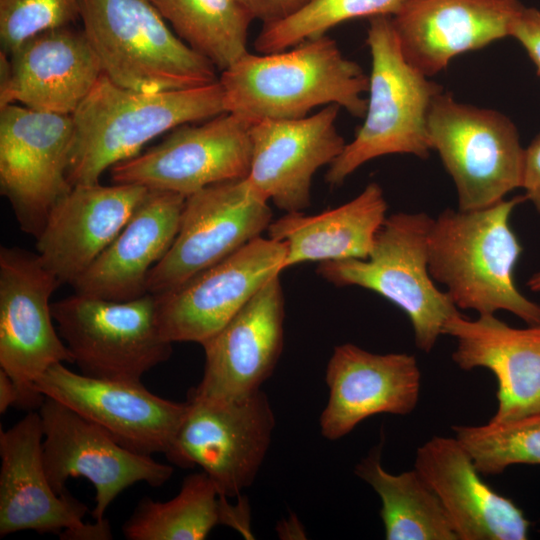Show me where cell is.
<instances>
[{"instance_id":"6da1fadb","label":"cell","mask_w":540,"mask_h":540,"mask_svg":"<svg viewBox=\"0 0 540 540\" xmlns=\"http://www.w3.org/2000/svg\"><path fill=\"white\" fill-rule=\"evenodd\" d=\"M226 112L252 123L297 119L337 104L364 117L369 76L327 35L273 53H247L221 72Z\"/></svg>"},{"instance_id":"7a4b0ae2","label":"cell","mask_w":540,"mask_h":540,"mask_svg":"<svg viewBox=\"0 0 540 540\" xmlns=\"http://www.w3.org/2000/svg\"><path fill=\"white\" fill-rule=\"evenodd\" d=\"M525 196L474 210L445 209L433 218L428 236V269L458 309L479 315L508 311L527 325L540 324V305L514 281L523 248L509 225Z\"/></svg>"},{"instance_id":"3957f363","label":"cell","mask_w":540,"mask_h":540,"mask_svg":"<svg viewBox=\"0 0 540 540\" xmlns=\"http://www.w3.org/2000/svg\"><path fill=\"white\" fill-rule=\"evenodd\" d=\"M225 112L219 79L184 89L140 92L102 74L71 115L68 180L72 186L99 183L107 169L138 155L159 135Z\"/></svg>"},{"instance_id":"277c9868","label":"cell","mask_w":540,"mask_h":540,"mask_svg":"<svg viewBox=\"0 0 540 540\" xmlns=\"http://www.w3.org/2000/svg\"><path fill=\"white\" fill-rule=\"evenodd\" d=\"M83 31L103 74L140 92L218 81L215 66L172 31L151 0H79Z\"/></svg>"},{"instance_id":"5b68a950","label":"cell","mask_w":540,"mask_h":540,"mask_svg":"<svg viewBox=\"0 0 540 540\" xmlns=\"http://www.w3.org/2000/svg\"><path fill=\"white\" fill-rule=\"evenodd\" d=\"M371 72L364 122L329 165L325 181L341 185L364 163L388 154L429 156L427 121L442 87L404 57L390 16L369 18Z\"/></svg>"},{"instance_id":"8992f818","label":"cell","mask_w":540,"mask_h":540,"mask_svg":"<svg viewBox=\"0 0 540 540\" xmlns=\"http://www.w3.org/2000/svg\"><path fill=\"white\" fill-rule=\"evenodd\" d=\"M433 218L424 212L387 216L366 259L318 263L317 273L335 286H358L384 297L409 318L415 345L429 353L446 321L460 313L428 269V236Z\"/></svg>"},{"instance_id":"52a82bcc","label":"cell","mask_w":540,"mask_h":540,"mask_svg":"<svg viewBox=\"0 0 540 540\" xmlns=\"http://www.w3.org/2000/svg\"><path fill=\"white\" fill-rule=\"evenodd\" d=\"M427 129L431 150L455 184L458 209L488 207L521 188L525 148L502 113L460 103L442 90L431 103Z\"/></svg>"},{"instance_id":"ba28073f","label":"cell","mask_w":540,"mask_h":540,"mask_svg":"<svg viewBox=\"0 0 540 540\" xmlns=\"http://www.w3.org/2000/svg\"><path fill=\"white\" fill-rule=\"evenodd\" d=\"M51 310L73 363L84 375L141 381L172 354L173 343L160 330L152 293L111 301L75 292L53 302Z\"/></svg>"},{"instance_id":"9c48e42d","label":"cell","mask_w":540,"mask_h":540,"mask_svg":"<svg viewBox=\"0 0 540 540\" xmlns=\"http://www.w3.org/2000/svg\"><path fill=\"white\" fill-rule=\"evenodd\" d=\"M187 409L165 453L171 464L201 467L218 493L239 497L252 485L270 447L275 416L259 390L237 400H214L188 392Z\"/></svg>"},{"instance_id":"30bf717a","label":"cell","mask_w":540,"mask_h":540,"mask_svg":"<svg viewBox=\"0 0 540 540\" xmlns=\"http://www.w3.org/2000/svg\"><path fill=\"white\" fill-rule=\"evenodd\" d=\"M61 285L37 253L0 248V369L19 390V409H39L36 380L73 357L54 325L50 298Z\"/></svg>"},{"instance_id":"8fae6325","label":"cell","mask_w":540,"mask_h":540,"mask_svg":"<svg viewBox=\"0 0 540 540\" xmlns=\"http://www.w3.org/2000/svg\"><path fill=\"white\" fill-rule=\"evenodd\" d=\"M247 177L207 186L186 197L178 233L151 269L147 291H171L261 236L272 209Z\"/></svg>"},{"instance_id":"7c38bea8","label":"cell","mask_w":540,"mask_h":540,"mask_svg":"<svg viewBox=\"0 0 540 540\" xmlns=\"http://www.w3.org/2000/svg\"><path fill=\"white\" fill-rule=\"evenodd\" d=\"M42 423V459L48 480L57 494L67 492L66 482L84 477L95 490L94 521L113 500L138 482L159 487L173 474V467L155 461L118 443L98 425L64 404L45 397L39 408Z\"/></svg>"},{"instance_id":"4fadbf2b","label":"cell","mask_w":540,"mask_h":540,"mask_svg":"<svg viewBox=\"0 0 540 540\" xmlns=\"http://www.w3.org/2000/svg\"><path fill=\"white\" fill-rule=\"evenodd\" d=\"M70 115L18 104L0 107V186L21 229L37 237L56 202L72 185L68 166Z\"/></svg>"},{"instance_id":"5bb4252c","label":"cell","mask_w":540,"mask_h":540,"mask_svg":"<svg viewBox=\"0 0 540 540\" xmlns=\"http://www.w3.org/2000/svg\"><path fill=\"white\" fill-rule=\"evenodd\" d=\"M252 122L225 112L181 125L159 144L110 168L114 183L189 196L249 174Z\"/></svg>"},{"instance_id":"9a60e30c","label":"cell","mask_w":540,"mask_h":540,"mask_svg":"<svg viewBox=\"0 0 540 540\" xmlns=\"http://www.w3.org/2000/svg\"><path fill=\"white\" fill-rule=\"evenodd\" d=\"M285 255L284 242L260 236L179 287L154 294L163 336L172 343L203 344L280 275Z\"/></svg>"},{"instance_id":"2e32d148","label":"cell","mask_w":540,"mask_h":540,"mask_svg":"<svg viewBox=\"0 0 540 540\" xmlns=\"http://www.w3.org/2000/svg\"><path fill=\"white\" fill-rule=\"evenodd\" d=\"M35 389L101 427L118 443L139 454L166 453L184 418L187 402L149 391L141 381L97 378L63 363L48 368Z\"/></svg>"},{"instance_id":"e0dca14e","label":"cell","mask_w":540,"mask_h":540,"mask_svg":"<svg viewBox=\"0 0 540 540\" xmlns=\"http://www.w3.org/2000/svg\"><path fill=\"white\" fill-rule=\"evenodd\" d=\"M40 414L30 411L0 431V536L23 530L62 531L66 539H111L107 520L83 522L88 507L68 491L57 494L42 459Z\"/></svg>"},{"instance_id":"ac0fdd59","label":"cell","mask_w":540,"mask_h":540,"mask_svg":"<svg viewBox=\"0 0 540 540\" xmlns=\"http://www.w3.org/2000/svg\"><path fill=\"white\" fill-rule=\"evenodd\" d=\"M340 108L330 104L303 118L252 124L247 179L285 213L302 212L311 205L314 174L343 151L346 142L336 127Z\"/></svg>"},{"instance_id":"d6986e66","label":"cell","mask_w":540,"mask_h":540,"mask_svg":"<svg viewBox=\"0 0 540 540\" xmlns=\"http://www.w3.org/2000/svg\"><path fill=\"white\" fill-rule=\"evenodd\" d=\"M280 275L270 279L216 334L202 345V379L189 393L237 400L259 390L283 349L284 296Z\"/></svg>"},{"instance_id":"ffe728a7","label":"cell","mask_w":540,"mask_h":540,"mask_svg":"<svg viewBox=\"0 0 540 540\" xmlns=\"http://www.w3.org/2000/svg\"><path fill=\"white\" fill-rule=\"evenodd\" d=\"M102 74L83 30L71 26L48 30L9 56L1 52L0 107L19 103L71 116Z\"/></svg>"},{"instance_id":"44dd1931","label":"cell","mask_w":540,"mask_h":540,"mask_svg":"<svg viewBox=\"0 0 540 540\" xmlns=\"http://www.w3.org/2000/svg\"><path fill=\"white\" fill-rule=\"evenodd\" d=\"M325 381L329 397L319 425L322 436L335 441L371 416L410 414L418 403L421 373L413 355L376 354L344 343L334 348Z\"/></svg>"},{"instance_id":"7402d4cb","label":"cell","mask_w":540,"mask_h":540,"mask_svg":"<svg viewBox=\"0 0 540 540\" xmlns=\"http://www.w3.org/2000/svg\"><path fill=\"white\" fill-rule=\"evenodd\" d=\"M148 189L136 184H78L50 210L36 253L61 284L72 285L125 226Z\"/></svg>"},{"instance_id":"603a6c76","label":"cell","mask_w":540,"mask_h":540,"mask_svg":"<svg viewBox=\"0 0 540 540\" xmlns=\"http://www.w3.org/2000/svg\"><path fill=\"white\" fill-rule=\"evenodd\" d=\"M519 0H406L391 16L406 60L427 77L510 34Z\"/></svg>"},{"instance_id":"cb8c5ba5","label":"cell","mask_w":540,"mask_h":540,"mask_svg":"<svg viewBox=\"0 0 540 540\" xmlns=\"http://www.w3.org/2000/svg\"><path fill=\"white\" fill-rule=\"evenodd\" d=\"M457 340L453 361L463 370L486 368L497 379L492 421L540 415V324L515 328L495 315L450 317L443 335Z\"/></svg>"},{"instance_id":"d4e9b609","label":"cell","mask_w":540,"mask_h":540,"mask_svg":"<svg viewBox=\"0 0 540 540\" xmlns=\"http://www.w3.org/2000/svg\"><path fill=\"white\" fill-rule=\"evenodd\" d=\"M414 468L440 499L458 540H526L530 523L482 478L456 438L434 436L416 451Z\"/></svg>"},{"instance_id":"484cf974","label":"cell","mask_w":540,"mask_h":540,"mask_svg":"<svg viewBox=\"0 0 540 540\" xmlns=\"http://www.w3.org/2000/svg\"><path fill=\"white\" fill-rule=\"evenodd\" d=\"M186 196L148 189L125 226L72 284L76 293L128 301L148 293L151 269L171 247Z\"/></svg>"},{"instance_id":"4316f807","label":"cell","mask_w":540,"mask_h":540,"mask_svg":"<svg viewBox=\"0 0 540 540\" xmlns=\"http://www.w3.org/2000/svg\"><path fill=\"white\" fill-rule=\"evenodd\" d=\"M381 186L370 182L349 202L317 215L286 213L272 221L268 237L286 245L284 270L305 262L366 259L386 219Z\"/></svg>"},{"instance_id":"83f0119b","label":"cell","mask_w":540,"mask_h":540,"mask_svg":"<svg viewBox=\"0 0 540 540\" xmlns=\"http://www.w3.org/2000/svg\"><path fill=\"white\" fill-rule=\"evenodd\" d=\"M355 473L381 500L385 539L458 540L440 499L415 468L387 472L378 446L356 465Z\"/></svg>"},{"instance_id":"f1b7e54d","label":"cell","mask_w":540,"mask_h":540,"mask_svg":"<svg viewBox=\"0 0 540 540\" xmlns=\"http://www.w3.org/2000/svg\"><path fill=\"white\" fill-rule=\"evenodd\" d=\"M177 36L221 72L247 54L254 20L237 0H151Z\"/></svg>"},{"instance_id":"f546056e","label":"cell","mask_w":540,"mask_h":540,"mask_svg":"<svg viewBox=\"0 0 540 540\" xmlns=\"http://www.w3.org/2000/svg\"><path fill=\"white\" fill-rule=\"evenodd\" d=\"M219 499L205 472L190 474L174 498L165 502L141 499L123 524V535L129 540L205 539L219 524Z\"/></svg>"},{"instance_id":"4dcf8cb0","label":"cell","mask_w":540,"mask_h":540,"mask_svg":"<svg viewBox=\"0 0 540 540\" xmlns=\"http://www.w3.org/2000/svg\"><path fill=\"white\" fill-rule=\"evenodd\" d=\"M455 438L482 475H496L515 464L540 465V415L484 425L453 426Z\"/></svg>"},{"instance_id":"1f68e13d","label":"cell","mask_w":540,"mask_h":540,"mask_svg":"<svg viewBox=\"0 0 540 540\" xmlns=\"http://www.w3.org/2000/svg\"><path fill=\"white\" fill-rule=\"evenodd\" d=\"M406 0H310L295 14L263 25L254 46L262 54L291 48L326 35L336 25L360 18L393 16Z\"/></svg>"},{"instance_id":"d6a6232c","label":"cell","mask_w":540,"mask_h":540,"mask_svg":"<svg viewBox=\"0 0 540 540\" xmlns=\"http://www.w3.org/2000/svg\"><path fill=\"white\" fill-rule=\"evenodd\" d=\"M80 19L79 0H0V41L9 56L32 37Z\"/></svg>"},{"instance_id":"836d02e7","label":"cell","mask_w":540,"mask_h":540,"mask_svg":"<svg viewBox=\"0 0 540 540\" xmlns=\"http://www.w3.org/2000/svg\"><path fill=\"white\" fill-rule=\"evenodd\" d=\"M509 36L525 48L540 76V10L524 6L511 25Z\"/></svg>"},{"instance_id":"e575fe53","label":"cell","mask_w":540,"mask_h":540,"mask_svg":"<svg viewBox=\"0 0 540 540\" xmlns=\"http://www.w3.org/2000/svg\"><path fill=\"white\" fill-rule=\"evenodd\" d=\"M252 16L263 25L279 22L295 14L310 0H237Z\"/></svg>"},{"instance_id":"d590c367","label":"cell","mask_w":540,"mask_h":540,"mask_svg":"<svg viewBox=\"0 0 540 540\" xmlns=\"http://www.w3.org/2000/svg\"><path fill=\"white\" fill-rule=\"evenodd\" d=\"M521 188L525 199L530 201L540 215V133L525 148Z\"/></svg>"},{"instance_id":"8d00e7d4","label":"cell","mask_w":540,"mask_h":540,"mask_svg":"<svg viewBox=\"0 0 540 540\" xmlns=\"http://www.w3.org/2000/svg\"><path fill=\"white\" fill-rule=\"evenodd\" d=\"M19 402V390L10 376L0 369V414H4L9 407Z\"/></svg>"},{"instance_id":"74e56055","label":"cell","mask_w":540,"mask_h":540,"mask_svg":"<svg viewBox=\"0 0 540 540\" xmlns=\"http://www.w3.org/2000/svg\"><path fill=\"white\" fill-rule=\"evenodd\" d=\"M527 286L533 292H540V271L530 277Z\"/></svg>"}]
</instances>
